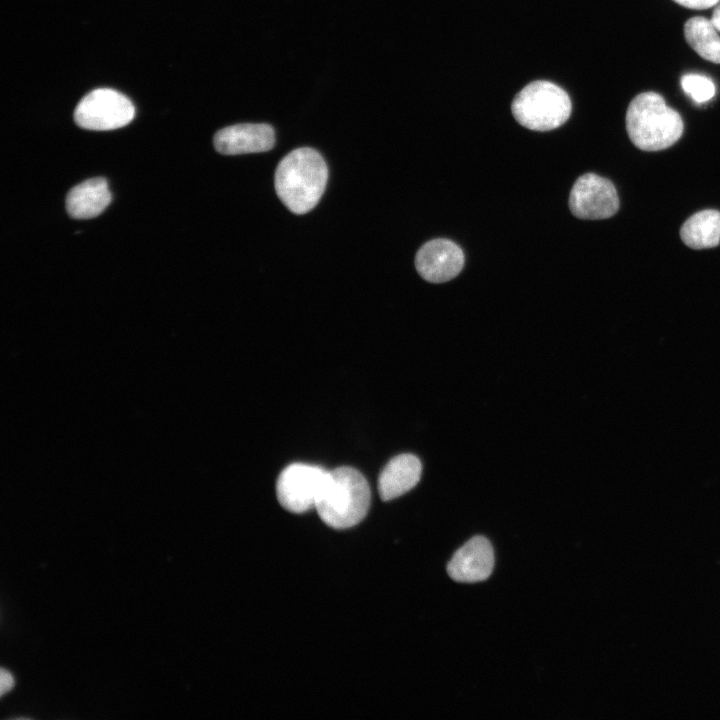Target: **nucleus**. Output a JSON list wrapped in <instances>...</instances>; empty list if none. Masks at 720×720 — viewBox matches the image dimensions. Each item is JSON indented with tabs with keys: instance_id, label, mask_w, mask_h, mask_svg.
Segmentation results:
<instances>
[{
	"instance_id": "nucleus-1",
	"label": "nucleus",
	"mask_w": 720,
	"mask_h": 720,
	"mask_svg": "<svg viewBox=\"0 0 720 720\" xmlns=\"http://www.w3.org/2000/svg\"><path fill=\"white\" fill-rule=\"evenodd\" d=\"M328 168L314 149L302 147L291 151L278 164L275 190L282 203L295 214L312 210L324 193Z\"/></svg>"
},
{
	"instance_id": "nucleus-2",
	"label": "nucleus",
	"mask_w": 720,
	"mask_h": 720,
	"mask_svg": "<svg viewBox=\"0 0 720 720\" xmlns=\"http://www.w3.org/2000/svg\"><path fill=\"white\" fill-rule=\"evenodd\" d=\"M370 500V487L363 474L342 466L327 471L315 509L326 525L347 529L365 518Z\"/></svg>"
},
{
	"instance_id": "nucleus-3",
	"label": "nucleus",
	"mask_w": 720,
	"mask_h": 720,
	"mask_svg": "<svg viewBox=\"0 0 720 720\" xmlns=\"http://www.w3.org/2000/svg\"><path fill=\"white\" fill-rule=\"evenodd\" d=\"M626 129L632 143L641 150L658 151L673 145L682 135L683 121L667 106L661 95H637L626 113Z\"/></svg>"
},
{
	"instance_id": "nucleus-4",
	"label": "nucleus",
	"mask_w": 720,
	"mask_h": 720,
	"mask_svg": "<svg viewBox=\"0 0 720 720\" xmlns=\"http://www.w3.org/2000/svg\"><path fill=\"white\" fill-rule=\"evenodd\" d=\"M511 110L516 121L525 128L549 131L569 119L572 105L562 88L550 81L539 80L526 85L515 96Z\"/></svg>"
},
{
	"instance_id": "nucleus-5",
	"label": "nucleus",
	"mask_w": 720,
	"mask_h": 720,
	"mask_svg": "<svg viewBox=\"0 0 720 720\" xmlns=\"http://www.w3.org/2000/svg\"><path fill=\"white\" fill-rule=\"evenodd\" d=\"M134 115L135 108L125 95L113 89L98 88L80 100L74 120L81 128L106 131L127 125Z\"/></svg>"
},
{
	"instance_id": "nucleus-6",
	"label": "nucleus",
	"mask_w": 720,
	"mask_h": 720,
	"mask_svg": "<svg viewBox=\"0 0 720 720\" xmlns=\"http://www.w3.org/2000/svg\"><path fill=\"white\" fill-rule=\"evenodd\" d=\"M327 470L317 465L293 463L280 473L276 495L280 505L292 513H304L315 505Z\"/></svg>"
},
{
	"instance_id": "nucleus-7",
	"label": "nucleus",
	"mask_w": 720,
	"mask_h": 720,
	"mask_svg": "<svg viewBox=\"0 0 720 720\" xmlns=\"http://www.w3.org/2000/svg\"><path fill=\"white\" fill-rule=\"evenodd\" d=\"M569 208L580 219H606L617 212L619 199L610 180L587 173L575 181L569 196Z\"/></svg>"
},
{
	"instance_id": "nucleus-8",
	"label": "nucleus",
	"mask_w": 720,
	"mask_h": 720,
	"mask_svg": "<svg viewBox=\"0 0 720 720\" xmlns=\"http://www.w3.org/2000/svg\"><path fill=\"white\" fill-rule=\"evenodd\" d=\"M464 265L462 249L443 238L425 243L417 252L415 267L420 276L431 283H443L456 277Z\"/></svg>"
},
{
	"instance_id": "nucleus-9",
	"label": "nucleus",
	"mask_w": 720,
	"mask_h": 720,
	"mask_svg": "<svg viewBox=\"0 0 720 720\" xmlns=\"http://www.w3.org/2000/svg\"><path fill=\"white\" fill-rule=\"evenodd\" d=\"M215 149L224 155L265 152L275 144V132L266 123H242L225 127L214 136Z\"/></svg>"
},
{
	"instance_id": "nucleus-10",
	"label": "nucleus",
	"mask_w": 720,
	"mask_h": 720,
	"mask_svg": "<svg viewBox=\"0 0 720 720\" xmlns=\"http://www.w3.org/2000/svg\"><path fill=\"white\" fill-rule=\"evenodd\" d=\"M493 567L494 553L490 542L483 536H475L454 553L447 572L455 581L472 583L487 579Z\"/></svg>"
},
{
	"instance_id": "nucleus-11",
	"label": "nucleus",
	"mask_w": 720,
	"mask_h": 720,
	"mask_svg": "<svg viewBox=\"0 0 720 720\" xmlns=\"http://www.w3.org/2000/svg\"><path fill=\"white\" fill-rule=\"evenodd\" d=\"M422 474L420 459L413 454H400L392 458L378 478V492L383 501H389L410 491Z\"/></svg>"
},
{
	"instance_id": "nucleus-12",
	"label": "nucleus",
	"mask_w": 720,
	"mask_h": 720,
	"mask_svg": "<svg viewBox=\"0 0 720 720\" xmlns=\"http://www.w3.org/2000/svg\"><path fill=\"white\" fill-rule=\"evenodd\" d=\"M111 202L107 181L97 177L73 187L66 197V209L70 217L89 219L98 216Z\"/></svg>"
},
{
	"instance_id": "nucleus-13",
	"label": "nucleus",
	"mask_w": 720,
	"mask_h": 720,
	"mask_svg": "<svg viewBox=\"0 0 720 720\" xmlns=\"http://www.w3.org/2000/svg\"><path fill=\"white\" fill-rule=\"evenodd\" d=\"M680 236L693 249L717 246L720 242V212L707 209L695 213L681 227Z\"/></svg>"
},
{
	"instance_id": "nucleus-14",
	"label": "nucleus",
	"mask_w": 720,
	"mask_h": 720,
	"mask_svg": "<svg viewBox=\"0 0 720 720\" xmlns=\"http://www.w3.org/2000/svg\"><path fill=\"white\" fill-rule=\"evenodd\" d=\"M711 22L701 16L690 18L684 25V36L693 50L705 60L720 63V37Z\"/></svg>"
},
{
	"instance_id": "nucleus-15",
	"label": "nucleus",
	"mask_w": 720,
	"mask_h": 720,
	"mask_svg": "<svg viewBox=\"0 0 720 720\" xmlns=\"http://www.w3.org/2000/svg\"><path fill=\"white\" fill-rule=\"evenodd\" d=\"M681 86L684 92L696 103H704L713 98L715 85L713 81L700 74H685L681 78Z\"/></svg>"
},
{
	"instance_id": "nucleus-16",
	"label": "nucleus",
	"mask_w": 720,
	"mask_h": 720,
	"mask_svg": "<svg viewBox=\"0 0 720 720\" xmlns=\"http://www.w3.org/2000/svg\"><path fill=\"white\" fill-rule=\"evenodd\" d=\"M681 6L690 9H707L715 6L719 0H673Z\"/></svg>"
},
{
	"instance_id": "nucleus-17",
	"label": "nucleus",
	"mask_w": 720,
	"mask_h": 720,
	"mask_svg": "<svg viewBox=\"0 0 720 720\" xmlns=\"http://www.w3.org/2000/svg\"><path fill=\"white\" fill-rule=\"evenodd\" d=\"M15 684L12 674L1 668L0 671V694L3 696L6 692L11 690Z\"/></svg>"
},
{
	"instance_id": "nucleus-18",
	"label": "nucleus",
	"mask_w": 720,
	"mask_h": 720,
	"mask_svg": "<svg viewBox=\"0 0 720 720\" xmlns=\"http://www.w3.org/2000/svg\"><path fill=\"white\" fill-rule=\"evenodd\" d=\"M711 22L713 23L715 28L720 31V4H718L714 9L711 17Z\"/></svg>"
}]
</instances>
